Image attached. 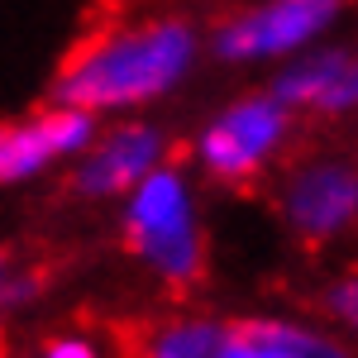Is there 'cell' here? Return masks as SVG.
<instances>
[{
  "instance_id": "cell-4",
  "label": "cell",
  "mask_w": 358,
  "mask_h": 358,
  "mask_svg": "<svg viewBox=\"0 0 358 358\" xmlns=\"http://www.w3.org/2000/svg\"><path fill=\"white\" fill-rule=\"evenodd\" d=\"M339 10V0H268L263 10H253L244 20L220 34V53L224 57H268L287 53L306 43L315 29H325Z\"/></svg>"
},
{
  "instance_id": "cell-5",
  "label": "cell",
  "mask_w": 358,
  "mask_h": 358,
  "mask_svg": "<svg viewBox=\"0 0 358 358\" xmlns=\"http://www.w3.org/2000/svg\"><path fill=\"white\" fill-rule=\"evenodd\" d=\"M86 134H91V120H86V110H72V106L53 110V115H38V120L0 124V182L29 177L43 163L82 148Z\"/></svg>"
},
{
  "instance_id": "cell-3",
  "label": "cell",
  "mask_w": 358,
  "mask_h": 358,
  "mask_svg": "<svg viewBox=\"0 0 358 358\" xmlns=\"http://www.w3.org/2000/svg\"><path fill=\"white\" fill-rule=\"evenodd\" d=\"M282 134H287V101H244L210 124L201 153H206L210 172L248 177L268 163V153L282 143Z\"/></svg>"
},
{
  "instance_id": "cell-7",
  "label": "cell",
  "mask_w": 358,
  "mask_h": 358,
  "mask_svg": "<svg viewBox=\"0 0 358 358\" xmlns=\"http://www.w3.org/2000/svg\"><path fill=\"white\" fill-rule=\"evenodd\" d=\"M158 153H163V138L153 129H120L106 148H96L86 158V167L77 172V192L110 196V192H124V187H138L153 172Z\"/></svg>"
},
{
  "instance_id": "cell-1",
  "label": "cell",
  "mask_w": 358,
  "mask_h": 358,
  "mask_svg": "<svg viewBox=\"0 0 358 358\" xmlns=\"http://www.w3.org/2000/svg\"><path fill=\"white\" fill-rule=\"evenodd\" d=\"M187 62H192V34L182 24L101 29L67 53L53 96H62L72 110L148 101L177 82Z\"/></svg>"
},
{
  "instance_id": "cell-9",
  "label": "cell",
  "mask_w": 358,
  "mask_h": 358,
  "mask_svg": "<svg viewBox=\"0 0 358 358\" xmlns=\"http://www.w3.org/2000/svg\"><path fill=\"white\" fill-rule=\"evenodd\" d=\"M224 339H229V358H344L325 339L292 330V325H273V320L234 325V330H224Z\"/></svg>"
},
{
  "instance_id": "cell-6",
  "label": "cell",
  "mask_w": 358,
  "mask_h": 358,
  "mask_svg": "<svg viewBox=\"0 0 358 358\" xmlns=\"http://www.w3.org/2000/svg\"><path fill=\"white\" fill-rule=\"evenodd\" d=\"M287 210L301 234L310 239H330L334 229H344L349 215H354V172L344 163H325L310 167L292 182V196H287Z\"/></svg>"
},
{
  "instance_id": "cell-12",
  "label": "cell",
  "mask_w": 358,
  "mask_h": 358,
  "mask_svg": "<svg viewBox=\"0 0 358 358\" xmlns=\"http://www.w3.org/2000/svg\"><path fill=\"white\" fill-rule=\"evenodd\" d=\"M0 296H5V263H0Z\"/></svg>"
},
{
  "instance_id": "cell-2",
  "label": "cell",
  "mask_w": 358,
  "mask_h": 358,
  "mask_svg": "<svg viewBox=\"0 0 358 358\" xmlns=\"http://www.w3.org/2000/svg\"><path fill=\"white\" fill-rule=\"evenodd\" d=\"M129 244L172 282H192L201 273V244L187 210V187L172 172H148L129 206Z\"/></svg>"
},
{
  "instance_id": "cell-10",
  "label": "cell",
  "mask_w": 358,
  "mask_h": 358,
  "mask_svg": "<svg viewBox=\"0 0 358 358\" xmlns=\"http://www.w3.org/2000/svg\"><path fill=\"white\" fill-rule=\"evenodd\" d=\"M143 358H229V339L220 325H177L158 334Z\"/></svg>"
},
{
  "instance_id": "cell-8",
  "label": "cell",
  "mask_w": 358,
  "mask_h": 358,
  "mask_svg": "<svg viewBox=\"0 0 358 358\" xmlns=\"http://www.w3.org/2000/svg\"><path fill=\"white\" fill-rule=\"evenodd\" d=\"M277 96L296 101V106H315V110H349L354 106V62L349 57H315V62L296 67L292 77H282Z\"/></svg>"
},
{
  "instance_id": "cell-11",
  "label": "cell",
  "mask_w": 358,
  "mask_h": 358,
  "mask_svg": "<svg viewBox=\"0 0 358 358\" xmlns=\"http://www.w3.org/2000/svg\"><path fill=\"white\" fill-rule=\"evenodd\" d=\"M43 358H96L86 344H77V339H57V344H48V354Z\"/></svg>"
}]
</instances>
